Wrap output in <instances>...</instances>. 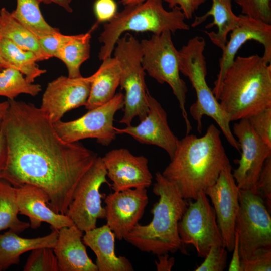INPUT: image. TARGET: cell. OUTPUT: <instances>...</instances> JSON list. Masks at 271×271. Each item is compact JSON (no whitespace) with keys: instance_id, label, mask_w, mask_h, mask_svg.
Masks as SVG:
<instances>
[{"instance_id":"cell-1","label":"cell","mask_w":271,"mask_h":271,"mask_svg":"<svg viewBox=\"0 0 271 271\" xmlns=\"http://www.w3.org/2000/svg\"><path fill=\"white\" fill-rule=\"evenodd\" d=\"M8 101L0 124L7 149L0 179L15 188H40L48 195L49 207L65 214L77 183L97 155L79 142L62 140L40 108L15 99Z\"/></svg>"},{"instance_id":"cell-2","label":"cell","mask_w":271,"mask_h":271,"mask_svg":"<svg viewBox=\"0 0 271 271\" xmlns=\"http://www.w3.org/2000/svg\"><path fill=\"white\" fill-rule=\"evenodd\" d=\"M221 132L211 124L201 137L188 134L179 140L174 155L162 174L175 185L185 199L195 200L230 164Z\"/></svg>"},{"instance_id":"cell-3","label":"cell","mask_w":271,"mask_h":271,"mask_svg":"<svg viewBox=\"0 0 271 271\" xmlns=\"http://www.w3.org/2000/svg\"><path fill=\"white\" fill-rule=\"evenodd\" d=\"M230 122L271 107V65L257 54L235 57L217 97Z\"/></svg>"},{"instance_id":"cell-4","label":"cell","mask_w":271,"mask_h":271,"mask_svg":"<svg viewBox=\"0 0 271 271\" xmlns=\"http://www.w3.org/2000/svg\"><path fill=\"white\" fill-rule=\"evenodd\" d=\"M153 192L159 200L151 210L153 219L147 225L137 224L124 240L139 250L160 255L175 253L182 244L178 223L188 206L175 185L162 173L155 174Z\"/></svg>"},{"instance_id":"cell-5","label":"cell","mask_w":271,"mask_h":271,"mask_svg":"<svg viewBox=\"0 0 271 271\" xmlns=\"http://www.w3.org/2000/svg\"><path fill=\"white\" fill-rule=\"evenodd\" d=\"M185 17L178 6L171 11L166 10L162 0H146L144 2L128 5L117 12L103 25V30L99 41L103 44L98 57L100 60L111 57L116 43L126 31L146 32L159 34L165 31L174 34L177 30H188Z\"/></svg>"},{"instance_id":"cell-6","label":"cell","mask_w":271,"mask_h":271,"mask_svg":"<svg viewBox=\"0 0 271 271\" xmlns=\"http://www.w3.org/2000/svg\"><path fill=\"white\" fill-rule=\"evenodd\" d=\"M205 46V39L197 36L189 39L179 51L180 72L188 78L196 95V101L190 106V114L196 122L199 133L202 130L203 117H210L218 124L228 143L240 152L229 118L206 82Z\"/></svg>"},{"instance_id":"cell-7","label":"cell","mask_w":271,"mask_h":271,"mask_svg":"<svg viewBox=\"0 0 271 271\" xmlns=\"http://www.w3.org/2000/svg\"><path fill=\"white\" fill-rule=\"evenodd\" d=\"M113 51L121 69L119 85L125 91L123 115L119 122L128 126L135 117L140 121L144 119L149 110V92L141 63V43L133 35L126 33L118 39Z\"/></svg>"},{"instance_id":"cell-8","label":"cell","mask_w":271,"mask_h":271,"mask_svg":"<svg viewBox=\"0 0 271 271\" xmlns=\"http://www.w3.org/2000/svg\"><path fill=\"white\" fill-rule=\"evenodd\" d=\"M171 34L167 30L142 40L141 63L150 77L160 84L167 83L171 88L179 102L188 134L192 129L185 107L188 89L180 76L179 51L174 45Z\"/></svg>"},{"instance_id":"cell-9","label":"cell","mask_w":271,"mask_h":271,"mask_svg":"<svg viewBox=\"0 0 271 271\" xmlns=\"http://www.w3.org/2000/svg\"><path fill=\"white\" fill-rule=\"evenodd\" d=\"M239 203L235 231L242 260L259 248L271 247V217L263 200L251 190L239 189Z\"/></svg>"},{"instance_id":"cell-10","label":"cell","mask_w":271,"mask_h":271,"mask_svg":"<svg viewBox=\"0 0 271 271\" xmlns=\"http://www.w3.org/2000/svg\"><path fill=\"white\" fill-rule=\"evenodd\" d=\"M107 172L101 157L97 158L77 183L72 200L65 214L84 233L95 228L98 219L105 218L106 211L102 206L105 198L100 189L106 179Z\"/></svg>"},{"instance_id":"cell-11","label":"cell","mask_w":271,"mask_h":271,"mask_svg":"<svg viewBox=\"0 0 271 271\" xmlns=\"http://www.w3.org/2000/svg\"><path fill=\"white\" fill-rule=\"evenodd\" d=\"M123 106L124 94L119 92L108 102L88 110L80 118L67 122L61 120L54 123L53 125L65 142L73 143L93 138L98 144L107 146L116 139L114 117Z\"/></svg>"},{"instance_id":"cell-12","label":"cell","mask_w":271,"mask_h":271,"mask_svg":"<svg viewBox=\"0 0 271 271\" xmlns=\"http://www.w3.org/2000/svg\"><path fill=\"white\" fill-rule=\"evenodd\" d=\"M190 201L178 223L183 245L194 247L199 257L205 258L212 246H224L215 212L204 191Z\"/></svg>"},{"instance_id":"cell-13","label":"cell","mask_w":271,"mask_h":271,"mask_svg":"<svg viewBox=\"0 0 271 271\" xmlns=\"http://www.w3.org/2000/svg\"><path fill=\"white\" fill-rule=\"evenodd\" d=\"M232 131L241 152L240 158L235 161L238 166L232 169V175L239 189L253 190L266 159L271 157V147L257 135L248 118L234 123Z\"/></svg>"},{"instance_id":"cell-14","label":"cell","mask_w":271,"mask_h":271,"mask_svg":"<svg viewBox=\"0 0 271 271\" xmlns=\"http://www.w3.org/2000/svg\"><path fill=\"white\" fill-rule=\"evenodd\" d=\"M239 191L231 164L226 166L216 182L204 190L213 205L223 245L229 251H232L235 241V223L239 207Z\"/></svg>"},{"instance_id":"cell-15","label":"cell","mask_w":271,"mask_h":271,"mask_svg":"<svg viewBox=\"0 0 271 271\" xmlns=\"http://www.w3.org/2000/svg\"><path fill=\"white\" fill-rule=\"evenodd\" d=\"M93 74L87 77L60 76L49 82L43 93L40 108L54 123L67 112L85 106L88 99Z\"/></svg>"},{"instance_id":"cell-16","label":"cell","mask_w":271,"mask_h":271,"mask_svg":"<svg viewBox=\"0 0 271 271\" xmlns=\"http://www.w3.org/2000/svg\"><path fill=\"white\" fill-rule=\"evenodd\" d=\"M147 189L114 191L104 198L106 225L115 238L122 240L138 224L148 204Z\"/></svg>"},{"instance_id":"cell-17","label":"cell","mask_w":271,"mask_h":271,"mask_svg":"<svg viewBox=\"0 0 271 271\" xmlns=\"http://www.w3.org/2000/svg\"><path fill=\"white\" fill-rule=\"evenodd\" d=\"M238 16L239 25L231 32L230 39L223 49L219 59V70L212 90L217 99L226 71L233 63L239 49L247 41L254 40L262 44L264 48L262 57L267 63L271 62V24L243 14Z\"/></svg>"},{"instance_id":"cell-18","label":"cell","mask_w":271,"mask_h":271,"mask_svg":"<svg viewBox=\"0 0 271 271\" xmlns=\"http://www.w3.org/2000/svg\"><path fill=\"white\" fill-rule=\"evenodd\" d=\"M101 158L114 191L147 188L151 185L153 176L145 156H135L127 149L120 148L109 151Z\"/></svg>"},{"instance_id":"cell-19","label":"cell","mask_w":271,"mask_h":271,"mask_svg":"<svg viewBox=\"0 0 271 271\" xmlns=\"http://www.w3.org/2000/svg\"><path fill=\"white\" fill-rule=\"evenodd\" d=\"M149 110L146 117L136 126L115 128L116 134H127L139 143L157 146L164 149L171 159L175 152L179 139L171 130L167 115L161 104L149 92Z\"/></svg>"},{"instance_id":"cell-20","label":"cell","mask_w":271,"mask_h":271,"mask_svg":"<svg viewBox=\"0 0 271 271\" xmlns=\"http://www.w3.org/2000/svg\"><path fill=\"white\" fill-rule=\"evenodd\" d=\"M15 188L19 214L29 218L31 228L37 229L43 222L57 230L74 224L66 215L57 213L49 207V198L43 190L31 185Z\"/></svg>"},{"instance_id":"cell-21","label":"cell","mask_w":271,"mask_h":271,"mask_svg":"<svg viewBox=\"0 0 271 271\" xmlns=\"http://www.w3.org/2000/svg\"><path fill=\"white\" fill-rule=\"evenodd\" d=\"M83 233L75 224L58 230L53 250L59 271H98L87 253L82 240Z\"/></svg>"},{"instance_id":"cell-22","label":"cell","mask_w":271,"mask_h":271,"mask_svg":"<svg viewBox=\"0 0 271 271\" xmlns=\"http://www.w3.org/2000/svg\"><path fill=\"white\" fill-rule=\"evenodd\" d=\"M83 243L96 256L98 271H132L133 267L125 256H116L115 235L106 224L84 232Z\"/></svg>"},{"instance_id":"cell-23","label":"cell","mask_w":271,"mask_h":271,"mask_svg":"<svg viewBox=\"0 0 271 271\" xmlns=\"http://www.w3.org/2000/svg\"><path fill=\"white\" fill-rule=\"evenodd\" d=\"M58 230H52L47 235L35 238H22L10 230L0 233V267L7 269L20 262V256L40 247L54 248L58 238Z\"/></svg>"},{"instance_id":"cell-24","label":"cell","mask_w":271,"mask_h":271,"mask_svg":"<svg viewBox=\"0 0 271 271\" xmlns=\"http://www.w3.org/2000/svg\"><path fill=\"white\" fill-rule=\"evenodd\" d=\"M211 9L202 16H196L191 25L196 27L203 23L209 16H212L213 21L205 26L210 29L216 26L217 32H204L211 42L222 50L227 42V36L239 23L240 18L233 12L232 0H211Z\"/></svg>"},{"instance_id":"cell-25","label":"cell","mask_w":271,"mask_h":271,"mask_svg":"<svg viewBox=\"0 0 271 271\" xmlns=\"http://www.w3.org/2000/svg\"><path fill=\"white\" fill-rule=\"evenodd\" d=\"M121 69L115 57L103 60L98 69L93 74L90 92L85 105L88 110L100 106L110 100L119 86Z\"/></svg>"},{"instance_id":"cell-26","label":"cell","mask_w":271,"mask_h":271,"mask_svg":"<svg viewBox=\"0 0 271 271\" xmlns=\"http://www.w3.org/2000/svg\"><path fill=\"white\" fill-rule=\"evenodd\" d=\"M0 32L3 38L9 39L22 49L34 53L39 61L49 59L42 50L36 36L5 8L0 10Z\"/></svg>"},{"instance_id":"cell-27","label":"cell","mask_w":271,"mask_h":271,"mask_svg":"<svg viewBox=\"0 0 271 271\" xmlns=\"http://www.w3.org/2000/svg\"><path fill=\"white\" fill-rule=\"evenodd\" d=\"M92 30L86 33L69 35L56 53L55 57L65 64L70 78L82 76L80 67L90 57Z\"/></svg>"},{"instance_id":"cell-28","label":"cell","mask_w":271,"mask_h":271,"mask_svg":"<svg viewBox=\"0 0 271 271\" xmlns=\"http://www.w3.org/2000/svg\"><path fill=\"white\" fill-rule=\"evenodd\" d=\"M0 49L8 67L19 71L30 83L46 72L45 69L39 68L37 64L38 59L34 53L20 48L9 39L2 38Z\"/></svg>"},{"instance_id":"cell-29","label":"cell","mask_w":271,"mask_h":271,"mask_svg":"<svg viewBox=\"0 0 271 271\" xmlns=\"http://www.w3.org/2000/svg\"><path fill=\"white\" fill-rule=\"evenodd\" d=\"M12 15L38 38L59 31L45 20L40 8L43 0H16Z\"/></svg>"},{"instance_id":"cell-30","label":"cell","mask_w":271,"mask_h":271,"mask_svg":"<svg viewBox=\"0 0 271 271\" xmlns=\"http://www.w3.org/2000/svg\"><path fill=\"white\" fill-rule=\"evenodd\" d=\"M17 201L16 188L0 179V232L9 229L19 234L30 227V223L21 221Z\"/></svg>"},{"instance_id":"cell-31","label":"cell","mask_w":271,"mask_h":271,"mask_svg":"<svg viewBox=\"0 0 271 271\" xmlns=\"http://www.w3.org/2000/svg\"><path fill=\"white\" fill-rule=\"evenodd\" d=\"M41 91L38 84L30 83L19 71L12 67L2 69L0 72V96L13 100L21 94L33 97Z\"/></svg>"},{"instance_id":"cell-32","label":"cell","mask_w":271,"mask_h":271,"mask_svg":"<svg viewBox=\"0 0 271 271\" xmlns=\"http://www.w3.org/2000/svg\"><path fill=\"white\" fill-rule=\"evenodd\" d=\"M24 271H59L53 248L40 247L32 250L23 268Z\"/></svg>"},{"instance_id":"cell-33","label":"cell","mask_w":271,"mask_h":271,"mask_svg":"<svg viewBox=\"0 0 271 271\" xmlns=\"http://www.w3.org/2000/svg\"><path fill=\"white\" fill-rule=\"evenodd\" d=\"M242 14L271 24V0H234Z\"/></svg>"},{"instance_id":"cell-34","label":"cell","mask_w":271,"mask_h":271,"mask_svg":"<svg viewBox=\"0 0 271 271\" xmlns=\"http://www.w3.org/2000/svg\"><path fill=\"white\" fill-rule=\"evenodd\" d=\"M240 271L271 270V247L261 248L241 260Z\"/></svg>"},{"instance_id":"cell-35","label":"cell","mask_w":271,"mask_h":271,"mask_svg":"<svg viewBox=\"0 0 271 271\" xmlns=\"http://www.w3.org/2000/svg\"><path fill=\"white\" fill-rule=\"evenodd\" d=\"M227 249L224 246H212L204 261L195 271H223L226 267Z\"/></svg>"},{"instance_id":"cell-36","label":"cell","mask_w":271,"mask_h":271,"mask_svg":"<svg viewBox=\"0 0 271 271\" xmlns=\"http://www.w3.org/2000/svg\"><path fill=\"white\" fill-rule=\"evenodd\" d=\"M248 119L257 135L271 147V107L256 113Z\"/></svg>"},{"instance_id":"cell-37","label":"cell","mask_w":271,"mask_h":271,"mask_svg":"<svg viewBox=\"0 0 271 271\" xmlns=\"http://www.w3.org/2000/svg\"><path fill=\"white\" fill-rule=\"evenodd\" d=\"M253 192L264 201L269 211L271 209V157L267 158L259 175Z\"/></svg>"},{"instance_id":"cell-38","label":"cell","mask_w":271,"mask_h":271,"mask_svg":"<svg viewBox=\"0 0 271 271\" xmlns=\"http://www.w3.org/2000/svg\"><path fill=\"white\" fill-rule=\"evenodd\" d=\"M68 37L69 35L62 34L58 31L38 39L42 50L49 59L55 57L58 50Z\"/></svg>"},{"instance_id":"cell-39","label":"cell","mask_w":271,"mask_h":271,"mask_svg":"<svg viewBox=\"0 0 271 271\" xmlns=\"http://www.w3.org/2000/svg\"><path fill=\"white\" fill-rule=\"evenodd\" d=\"M117 6L114 0H96L94 4V12L99 23L107 22L116 14Z\"/></svg>"},{"instance_id":"cell-40","label":"cell","mask_w":271,"mask_h":271,"mask_svg":"<svg viewBox=\"0 0 271 271\" xmlns=\"http://www.w3.org/2000/svg\"><path fill=\"white\" fill-rule=\"evenodd\" d=\"M206 0H170L169 7L173 9L178 6L183 13L185 18L192 19L195 12L204 4Z\"/></svg>"},{"instance_id":"cell-41","label":"cell","mask_w":271,"mask_h":271,"mask_svg":"<svg viewBox=\"0 0 271 271\" xmlns=\"http://www.w3.org/2000/svg\"><path fill=\"white\" fill-rule=\"evenodd\" d=\"M232 251V257L228 270L240 271L241 258L239 252V237L236 231H235V241Z\"/></svg>"},{"instance_id":"cell-42","label":"cell","mask_w":271,"mask_h":271,"mask_svg":"<svg viewBox=\"0 0 271 271\" xmlns=\"http://www.w3.org/2000/svg\"><path fill=\"white\" fill-rule=\"evenodd\" d=\"M158 260L155 261L156 269L158 271H170L173 267L175 259L170 257L168 253L158 255Z\"/></svg>"},{"instance_id":"cell-43","label":"cell","mask_w":271,"mask_h":271,"mask_svg":"<svg viewBox=\"0 0 271 271\" xmlns=\"http://www.w3.org/2000/svg\"><path fill=\"white\" fill-rule=\"evenodd\" d=\"M7 157V149L3 133L0 130V175L4 170Z\"/></svg>"},{"instance_id":"cell-44","label":"cell","mask_w":271,"mask_h":271,"mask_svg":"<svg viewBox=\"0 0 271 271\" xmlns=\"http://www.w3.org/2000/svg\"><path fill=\"white\" fill-rule=\"evenodd\" d=\"M73 0H43V3L46 4H55L64 9L66 11L72 13L73 9L71 4Z\"/></svg>"},{"instance_id":"cell-45","label":"cell","mask_w":271,"mask_h":271,"mask_svg":"<svg viewBox=\"0 0 271 271\" xmlns=\"http://www.w3.org/2000/svg\"><path fill=\"white\" fill-rule=\"evenodd\" d=\"M9 106V102L8 101L0 102V124L6 114Z\"/></svg>"},{"instance_id":"cell-46","label":"cell","mask_w":271,"mask_h":271,"mask_svg":"<svg viewBox=\"0 0 271 271\" xmlns=\"http://www.w3.org/2000/svg\"><path fill=\"white\" fill-rule=\"evenodd\" d=\"M146 0H120V3L123 6H126L128 5L136 4L145 2ZM168 3L170 0H165Z\"/></svg>"},{"instance_id":"cell-47","label":"cell","mask_w":271,"mask_h":271,"mask_svg":"<svg viewBox=\"0 0 271 271\" xmlns=\"http://www.w3.org/2000/svg\"><path fill=\"white\" fill-rule=\"evenodd\" d=\"M2 38V37L1 36V32H0V42H1ZM8 67L7 65L4 62V61L3 60V59L2 57L1 53V49H0V70H2V69H3L4 68H8Z\"/></svg>"},{"instance_id":"cell-48","label":"cell","mask_w":271,"mask_h":271,"mask_svg":"<svg viewBox=\"0 0 271 271\" xmlns=\"http://www.w3.org/2000/svg\"><path fill=\"white\" fill-rule=\"evenodd\" d=\"M1 270H2V269H1V268L0 267V271H1Z\"/></svg>"}]
</instances>
